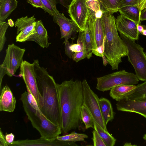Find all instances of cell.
Segmentation results:
<instances>
[{
  "label": "cell",
  "instance_id": "28",
  "mask_svg": "<svg viewBox=\"0 0 146 146\" xmlns=\"http://www.w3.org/2000/svg\"><path fill=\"white\" fill-rule=\"evenodd\" d=\"M77 39L76 44H71L70 46L71 50L73 53L78 52L86 50V44L83 31L80 30Z\"/></svg>",
  "mask_w": 146,
  "mask_h": 146
},
{
  "label": "cell",
  "instance_id": "3",
  "mask_svg": "<svg viewBox=\"0 0 146 146\" xmlns=\"http://www.w3.org/2000/svg\"><path fill=\"white\" fill-rule=\"evenodd\" d=\"M106 36L104 54L112 70H118L122 62L121 58L127 56V48L119 35L115 24V19L113 13L103 12L101 17Z\"/></svg>",
  "mask_w": 146,
  "mask_h": 146
},
{
  "label": "cell",
  "instance_id": "24",
  "mask_svg": "<svg viewBox=\"0 0 146 146\" xmlns=\"http://www.w3.org/2000/svg\"><path fill=\"white\" fill-rule=\"evenodd\" d=\"M120 0H99L100 9L103 12L116 13L118 11Z\"/></svg>",
  "mask_w": 146,
  "mask_h": 146
},
{
  "label": "cell",
  "instance_id": "47",
  "mask_svg": "<svg viewBox=\"0 0 146 146\" xmlns=\"http://www.w3.org/2000/svg\"><path fill=\"white\" fill-rule=\"evenodd\" d=\"M142 34L145 36H146V29H145L143 30Z\"/></svg>",
  "mask_w": 146,
  "mask_h": 146
},
{
  "label": "cell",
  "instance_id": "38",
  "mask_svg": "<svg viewBox=\"0 0 146 146\" xmlns=\"http://www.w3.org/2000/svg\"><path fill=\"white\" fill-rule=\"evenodd\" d=\"M64 44L65 52L66 55L70 58H71L74 53L70 50V44L68 41L64 43Z\"/></svg>",
  "mask_w": 146,
  "mask_h": 146
},
{
  "label": "cell",
  "instance_id": "46",
  "mask_svg": "<svg viewBox=\"0 0 146 146\" xmlns=\"http://www.w3.org/2000/svg\"><path fill=\"white\" fill-rule=\"evenodd\" d=\"M8 23L9 26L11 27H12L14 25V23L13 21L11 19H9L8 20Z\"/></svg>",
  "mask_w": 146,
  "mask_h": 146
},
{
  "label": "cell",
  "instance_id": "42",
  "mask_svg": "<svg viewBox=\"0 0 146 146\" xmlns=\"http://www.w3.org/2000/svg\"><path fill=\"white\" fill-rule=\"evenodd\" d=\"M139 7L141 13L143 10L146 8V0H140L139 4Z\"/></svg>",
  "mask_w": 146,
  "mask_h": 146
},
{
  "label": "cell",
  "instance_id": "41",
  "mask_svg": "<svg viewBox=\"0 0 146 146\" xmlns=\"http://www.w3.org/2000/svg\"><path fill=\"white\" fill-rule=\"evenodd\" d=\"M7 142L9 144V146L13 142L15 138L14 135L12 133L7 134L5 136Z\"/></svg>",
  "mask_w": 146,
  "mask_h": 146
},
{
  "label": "cell",
  "instance_id": "2",
  "mask_svg": "<svg viewBox=\"0 0 146 146\" xmlns=\"http://www.w3.org/2000/svg\"><path fill=\"white\" fill-rule=\"evenodd\" d=\"M37 84L43 100V105L40 109L48 119L56 125L62 127V118L57 84L47 69L40 66L38 60L34 61Z\"/></svg>",
  "mask_w": 146,
  "mask_h": 146
},
{
  "label": "cell",
  "instance_id": "33",
  "mask_svg": "<svg viewBox=\"0 0 146 146\" xmlns=\"http://www.w3.org/2000/svg\"><path fill=\"white\" fill-rule=\"evenodd\" d=\"M88 54L85 50L80 52H74L72 58L74 61L78 62L86 57L88 58Z\"/></svg>",
  "mask_w": 146,
  "mask_h": 146
},
{
  "label": "cell",
  "instance_id": "25",
  "mask_svg": "<svg viewBox=\"0 0 146 146\" xmlns=\"http://www.w3.org/2000/svg\"><path fill=\"white\" fill-rule=\"evenodd\" d=\"M94 130H96L102 137L106 146H113L116 140L108 131L101 127L94 120Z\"/></svg>",
  "mask_w": 146,
  "mask_h": 146
},
{
  "label": "cell",
  "instance_id": "29",
  "mask_svg": "<svg viewBox=\"0 0 146 146\" xmlns=\"http://www.w3.org/2000/svg\"><path fill=\"white\" fill-rule=\"evenodd\" d=\"M41 0L45 8V13H47L53 16L59 12L56 8L57 3L56 0Z\"/></svg>",
  "mask_w": 146,
  "mask_h": 146
},
{
  "label": "cell",
  "instance_id": "36",
  "mask_svg": "<svg viewBox=\"0 0 146 146\" xmlns=\"http://www.w3.org/2000/svg\"><path fill=\"white\" fill-rule=\"evenodd\" d=\"M140 0H121L119 3V9L126 6L138 5Z\"/></svg>",
  "mask_w": 146,
  "mask_h": 146
},
{
  "label": "cell",
  "instance_id": "37",
  "mask_svg": "<svg viewBox=\"0 0 146 146\" xmlns=\"http://www.w3.org/2000/svg\"><path fill=\"white\" fill-rule=\"evenodd\" d=\"M27 2L33 7L42 8L44 11L45 10L44 6L41 0H27Z\"/></svg>",
  "mask_w": 146,
  "mask_h": 146
},
{
  "label": "cell",
  "instance_id": "18",
  "mask_svg": "<svg viewBox=\"0 0 146 146\" xmlns=\"http://www.w3.org/2000/svg\"><path fill=\"white\" fill-rule=\"evenodd\" d=\"M35 33L31 35L27 41L35 42L42 48H47L51 44L48 41L47 31L41 20L36 21Z\"/></svg>",
  "mask_w": 146,
  "mask_h": 146
},
{
  "label": "cell",
  "instance_id": "21",
  "mask_svg": "<svg viewBox=\"0 0 146 146\" xmlns=\"http://www.w3.org/2000/svg\"><path fill=\"white\" fill-rule=\"evenodd\" d=\"M100 104L102 114L106 125L114 118V113L110 101L104 97L100 98Z\"/></svg>",
  "mask_w": 146,
  "mask_h": 146
},
{
  "label": "cell",
  "instance_id": "11",
  "mask_svg": "<svg viewBox=\"0 0 146 146\" xmlns=\"http://www.w3.org/2000/svg\"><path fill=\"white\" fill-rule=\"evenodd\" d=\"M86 22L94 49L102 44L105 36L101 18H96L95 12L88 8Z\"/></svg>",
  "mask_w": 146,
  "mask_h": 146
},
{
  "label": "cell",
  "instance_id": "31",
  "mask_svg": "<svg viewBox=\"0 0 146 146\" xmlns=\"http://www.w3.org/2000/svg\"><path fill=\"white\" fill-rule=\"evenodd\" d=\"M9 26L8 23L4 21L0 22V51L2 50L5 41V35L6 31Z\"/></svg>",
  "mask_w": 146,
  "mask_h": 146
},
{
  "label": "cell",
  "instance_id": "19",
  "mask_svg": "<svg viewBox=\"0 0 146 146\" xmlns=\"http://www.w3.org/2000/svg\"><path fill=\"white\" fill-rule=\"evenodd\" d=\"M136 86L133 85H121L114 87L110 90V96L113 99L118 101L130 94Z\"/></svg>",
  "mask_w": 146,
  "mask_h": 146
},
{
  "label": "cell",
  "instance_id": "12",
  "mask_svg": "<svg viewBox=\"0 0 146 146\" xmlns=\"http://www.w3.org/2000/svg\"><path fill=\"white\" fill-rule=\"evenodd\" d=\"M36 19L34 15L28 16L17 19L15 22L17 27L16 42H24L27 41L29 37L35 33Z\"/></svg>",
  "mask_w": 146,
  "mask_h": 146
},
{
  "label": "cell",
  "instance_id": "20",
  "mask_svg": "<svg viewBox=\"0 0 146 146\" xmlns=\"http://www.w3.org/2000/svg\"><path fill=\"white\" fill-rule=\"evenodd\" d=\"M17 0H0V22L5 21L17 8Z\"/></svg>",
  "mask_w": 146,
  "mask_h": 146
},
{
  "label": "cell",
  "instance_id": "40",
  "mask_svg": "<svg viewBox=\"0 0 146 146\" xmlns=\"http://www.w3.org/2000/svg\"><path fill=\"white\" fill-rule=\"evenodd\" d=\"M57 3H59L68 9L69 6L72 0H56Z\"/></svg>",
  "mask_w": 146,
  "mask_h": 146
},
{
  "label": "cell",
  "instance_id": "5",
  "mask_svg": "<svg viewBox=\"0 0 146 146\" xmlns=\"http://www.w3.org/2000/svg\"><path fill=\"white\" fill-rule=\"evenodd\" d=\"M128 50L129 61L133 67L135 74L139 80L146 81V54L144 48L135 42V40L119 33Z\"/></svg>",
  "mask_w": 146,
  "mask_h": 146
},
{
  "label": "cell",
  "instance_id": "30",
  "mask_svg": "<svg viewBox=\"0 0 146 146\" xmlns=\"http://www.w3.org/2000/svg\"><path fill=\"white\" fill-rule=\"evenodd\" d=\"M83 33L86 44V50L88 54V59H90L92 56L93 46L91 35L86 22Z\"/></svg>",
  "mask_w": 146,
  "mask_h": 146
},
{
  "label": "cell",
  "instance_id": "13",
  "mask_svg": "<svg viewBox=\"0 0 146 146\" xmlns=\"http://www.w3.org/2000/svg\"><path fill=\"white\" fill-rule=\"evenodd\" d=\"M53 20L59 27L61 38L64 40L63 43L74 38V36L80 30L71 19L59 12L53 16Z\"/></svg>",
  "mask_w": 146,
  "mask_h": 146
},
{
  "label": "cell",
  "instance_id": "26",
  "mask_svg": "<svg viewBox=\"0 0 146 146\" xmlns=\"http://www.w3.org/2000/svg\"><path fill=\"white\" fill-rule=\"evenodd\" d=\"M88 138V136L84 133H79L73 131L70 133L66 135L57 137L56 139L59 140L75 142L77 141H84L85 139Z\"/></svg>",
  "mask_w": 146,
  "mask_h": 146
},
{
  "label": "cell",
  "instance_id": "10",
  "mask_svg": "<svg viewBox=\"0 0 146 146\" xmlns=\"http://www.w3.org/2000/svg\"><path fill=\"white\" fill-rule=\"evenodd\" d=\"M68 10L71 19L81 31H84L88 11L86 0H72Z\"/></svg>",
  "mask_w": 146,
  "mask_h": 146
},
{
  "label": "cell",
  "instance_id": "23",
  "mask_svg": "<svg viewBox=\"0 0 146 146\" xmlns=\"http://www.w3.org/2000/svg\"><path fill=\"white\" fill-rule=\"evenodd\" d=\"M125 98L135 100H146V81L136 86L131 93Z\"/></svg>",
  "mask_w": 146,
  "mask_h": 146
},
{
  "label": "cell",
  "instance_id": "14",
  "mask_svg": "<svg viewBox=\"0 0 146 146\" xmlns=\"http://www.w3.org/2000/svg\"><path fill=\"white\" fill-rule=\"evenodd\" d=\"M115 24L119 33L135 40L138 39L139 33L135 22L120 14L115 19Z\"/></svg>",
  "mask_w": 146,
  "mask_h": 146
},
{
  "label": "cell",
  "instance_id": "1",
  "mask_svg": "<svg viewBox=\"0 0 146 146\" xmlns=\"http://www.w3.org/2000/svg\"><path fill=\"white\" fill-rule=\"evenodd\" d=\"M62 118V132L81 129V110L83 102V88L80 80L72 79L57 84Z\"/></svg>",
  "mask_w": 146,
  "mask_h": 146
},
{
  "label": "cell",
  "instance_id": "8",
  "mask_svg": "<svg viewBox=\"0 0 146 146\" xmlns=\"http://www.w3.org/2000/svg\"><path fill=\"white\" fill-rule=\"evenodd\" d=\"M83 88V105L88 110L93 120L102 129L108 131L101 111L100 98L92 90L86 80L82 82Z\"/></svg>",
  "mask_w": 146,
  "mask_h": 146
},
{
  "label": "cell",
  "instance_id": "17",
  "mask_svg": "<svg viewBox=\"0 0 146 146\" xmlns=\"http://www.w3.org/2000/svg\"><path fill=\"white\" fill-rule=\"evenodd\" d=\"M0 111L12 112L16 107V100L9 87L6 85L0 91Z\"/></svg>",
  "mask_w": 146,
  "mask_h": 146
},
{
  "label": "cell",
  "instance_id": "39",
  "mask_svg": "<svg viewBox=\"0 0 146 146\" xmlns=\"http://www.w3.org/2000/svg\"><path fill=\"white\" fill-rule=\"evenodd\" d=\"M0 146H9V144L7 142L5 136L3 134L1 128L0 130Z\"/></svg>",
  "mask_w": 146,
  "mask_h": 146
},
{
  "label": "cell",
  "instance_id": "9",
  "mask_svg": "<svg viewBox=\"0 0 146 146\" xmlns=\"http://www.w3.org/2000/svg\"><path fill=\"white\" fill-rule=\"evenodd\" d=\"M20 67V75L26 85L27 91L31 95L40 110L43 106V101L38 89L34 63L23 61Z\"/></svg>",
  "mask_w": 146,
  "mask_h": 146
},
{
  "label": "cell",
  "instance_id": "27",
  "mask_svg": "<svg viewBox=\"0 0 146 146\" xmlns=\"http://www.w3.org/2000/svg\"><path fill=\"white\" fill-rule=\"evenodd\" d=\"M81 117L82 121L84 123L85 128H94V122L93 119L85 106L82 105L81 110Z\"/></svg>",
  "mask_w": 146,
  "mask_h": 146
},
{
  "label": "cell",
  "instance_id": "22",
  "mask_svg": "<svg viewBox=\"0 0 146 146\" xmlns=\"http://www.w3.org/2000/svg\"><path fill=\"white\" fill-rule=\"evenodd\" d=\"M120 14L135 22L137 24H141L140 13L138 5L124 6L118 10Z\"/></svg>",
  "mask_w": 146,
  "mask_h": 146
},
{
  "label": "cell",
  "instance_id": "34",
  "mask_svg": "<svg viewBox=\"0 0 146 146\" xmlns=\"http://www.w3.org/2000/svg\"><path fill=\"white\" fill-rule=\"evenodd\" d=\"M106 36H105L102 44L97 48L92 50V53L97 56H102L104 55L105 50Z\"/></svg>",
  "mask_w": 146,
  "mask_h": 146
},
{
  "label": "cell",
  "instance_id": "4",
  "mask_svg": "<svg viewBox=\"0 0 146 146\" xmlns=\"http://www.w3.org/2000/svg\"><path fill=\"white\" fill-rule=\"evenodd\" d=\"M20 100L28 119L33 127L39 132L41 137L49 140H54L61 134V127L55 125L44 116L27 91L21 95Z\"/></svg>",
  "mask_w": 146,
  "mask_h": 146
},
{
  "label": "cell",
  "instance_id": "43",
  "mask_svg": "<svg viewBox=\"0 0 146 146\" xmlns=\"http://www.w3.org/2000/svg\"><path fill=\"white\" fill-rule=\"evenodd\" d=\"M140 18L141 21L146 20V8L141 11L140 15Z\"/></svg>",
  "mask_w": 146,
  "mask_h": 146
},
{
  "label": "cell",
  "instance_id": "45",
  "mask_svg": "<svg viewBox=\"0 0 146 146\" xmlns=\"http://www.w3.org/2000/svg\"><path fill=\"white\" fill-rule=\"evenodd\" d=\"M102 58L103 65L106 66L108 63V61L104 54L102 56Z\"/></svg>",
  "mask_w": 146,
  "mask_h": 146
},
{
  "label": "cell",
  "instance_id": "49",
  "mask_svg": "<svg viewBox=\"0 0 146 146\" xmlns=\"http://www.w3.org/2000/svg\"><path fill=\"white\" fill-rule=\"evenodd\" d=\"M125 144H129V146L133 145H131V143H125Z\"/></svg>",
  "mask_w": 146,
  "mask_h": 146
},
{
  "label": "cell",
  "instance_id": "6",
  "mask_svg": "<svg viewBox=\"0 0 146 146\" xmlns=\"http://www.w3.org/2000/svg\"><path fill=\"white\" fill-rule=\"evenodd\" d=\"M96 89L103 92L121 85L137 84L139 80L135 74L122 70L97 78Z\"/></svg>",
  "mask_w": 146,
  "mask_h": 146
},
{
  "label": "cell",
  "instance_id": "35",
  "mask_svg": "<svg viewBox=\"0 0 146 146\" xmlns=\"http://www.w3.org/2000/svg\"><path fill=\"white\" fill-rule=\"evenodd\" d=\"M88 8L96 12L100 10L99 0H86Z\"/></svg>",
  "mask_w": 146,
  "mask_h": 146
},
{
  "label": "cell",
  "instance_id": "15",
  "mask_svg": "<svg viewBox=\"0 0 146 146\" xmlns=\"http://www.w3.org/2000/svg\"><path fill=\"white\" fill-rule=\"evenodd\" d=\"M116 105L118 111L137 113L146 118V100H135L124 98L117 101Z\"/></svg>",
  "mask_w": 146,
  "mask_h": 146
},
{
  "label": "cell",
  "instance_id": "44",
  "mask_svg": "<svg viewBox=\"0 0 146 146\" xmlns=\"http://www.w3.org/2000/svg\"><path fill=\"white\" fill-rule=\"evenodd\" d=\"M137 28L139 34H142L143 30L146 29V26L138 24L137 25Z\"/></svg>",
  "mask_w": 146,
  "mask_h": 146
},
{
  "label": "cell",
  "instance_id": "48",
  "mask_svg": "<svg viewBox=\"0 0 146 146\" xmlns=\"http://www.w3.org/2000/svg\"><path fill=\"white\" fill-rule=\"evenodd\" d=\"M143 139L146 142V134H145L143 136Z\"/></svg>",
  "mask_w": 146,
  "mask_h": 146
},
{
  "label": "cell",
  "instance_id": "7",
  "mask_svg": "<svg viewBox=\"0 0 146 146\" xmlns=\"http://www.w3.org/2000/svg\"><path fill=\"white\" fill-rule=\"evenodd\" d=\"M25 51L14 44H9L6 50V54L2 64L0 65V91L4 76L7 74L12 76L23 61V57Z\"/></svg>",
  "mask_w": 146,
  "mask_h": 146
},
{
  "label": "cell",
  "instance_id": "32",
  "mask_svg": "<svg viewBox=\"0 0 146 146\" xmlns=\"http://www.w3.org/2000/svg\"><path fill=\"white\" fill-rule=\"evenodd\" d=\"M92 140L94 146H106L103 139L95 130L92 132Z\"/></svg>",
  "mask_w": 146,
  "mask_h": 146
},
{
  "label": "cell",
  "instance_id": "16",
  "mask_svg": "<svg viewBox=\"0 0 146 146\" xmlns=\"http://www.w3.org/2000/svg\"><path fill=\"white\" fill-rule=\"evenodd\" d=\"M77 146L78 145L75 142L59 140L56 138L54 140H49L40 137L38 139L14 141L10 145V146Z\"/></svg>",
  "mask_w": 146,
  "mask_h": 146
}]
</instances>
